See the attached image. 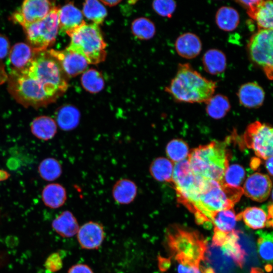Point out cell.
Returning a JSON list of instances; mask_svg holds the SVG:
<instances>
[{"label":"cell","mask_w":273,"mask_h":273,"mask_svg":"<svg viewBox=\"0 0 273 273\" xmlns=\"http://www.w3.org/2000/svg\"><path fill=\"white\" fill-rule=\"evenodd\" d=\"M36 54L29 44L24 42L15 44L10 50L9 56V61L12 66L11 70L23 69Z\"/></svg>","instance_id":"44dd1931"},{"label":"cell","mask_w":273,"mask_h":273,"mask_svg":"<svg viewBox=\"0 0 273 273\" xmlns=\"http://www.w3.org/2000/svg\"><path fill=\"white\" fill-rule=\"evenodd\" d=\"M53 229L63 238H71L76 235L79 228L78 221L69 210H65L52 221Z\"/></svg>","instance_id":"d6986e66"},{"label":"cell","mask_w":273,"mask_h":273,"mask_svg":"<svg viewBox=\"0 0 273 273\" xmlns=\"http://www.w3.org/2000/svg\"><path fill=\"white\" fill-rule=\"evenodd\" d=\"M135 183L130 179L123 178L117 180L112 189V197L117 204L127 205L132 202L137 195Z\"/></svg>","instance_id":"ffe728a7"},{"label":"cell","mask_w":273,"mask_h":273,"mask_svg":"<svg viewBox=\"0 0 273 273\" xmlns=\"http://www.w3.org/2000/svg\"><path fill=\"white\" fill-rule=\"evenodd\" d=\"M236 216L237 220H243L247 226L253 230L264 228L267 219V215L265 212L257 207L246 208Z\"/></svg>","instance_id":"83f0119b"},{"label":"cell","mask_w":273,"mask_h":273,"mask_svg":"<svg viewBox=\"0 0 273 273\" xmlns=\"http://www.w3.org/2000/svg\"><path fill=\"white\" fill-rule=\"evenodd\" d=\"M8 75L6 72L4 65L0 61V85L8 80Z\"/></svg>","instance_id":"bcb514c9"},{"label":"cell","mask_w":273,"mask_h":273,"mask_svg":"<svg viewBox=\"0 0 273 273\" xmlns=\"http://www.w3.org/2000/svg\"><path fill=\"white\" fill-rule=\"evenodd\" d=\"M244 140L258 157L266 160L273 156V127L254 122L247 127Z\"/></svg>","instance_id":"8fae6325"},{"label":"cell","mask_w":273,"mask_h":273,"mask_svg":"<svg viewBox=\"0 0 273 273\" xmlns=\"http://www.w3.org/2000/svg\"><path fill=\"white\" fill-rule=\"evenodd\" d=\"M68 35L71 42L67 48L82 55L88 64L104 61L107 44L98 25L85 23Z\"/></svg>","instance_id":"8992f818"},{"label":"cell","mask_w":273,"mask_h":273,"mask_svg":"<svg viewBox=\"0 0 273 273\" xmlns=\"http://www.w3.org/2000/svg\"><path fill=\"white\" fill-rule=\"evenodd\" d=\"M59 29L67 34L85 23L82 13L73 4L68 3L58 11Z\"/></svg>","instance_id":"2e32d148"},{"label":"cell","mask_w":273,"mask_h":273,"mask_svg":"<svg viewBox=\"0 0 273 273\" xmlns=\"http://www.w3.org/2000/svg\"><path fill=\"white\" fill-rule=\"evenodd\" d=\"M67 273H94L90 266L86 264L77 263L71 266Z\"/></svg>","instance_id":"f6af8a7d"},{"label":"cell","mask_w":273,"mask_h":273,"mask_svg":"<svg viewBox=\"0 0 273 273\" xmlns=\"http://www.w3.org/2000/svg\"><path fill=\"white\" fill-rule=\"evenodd\" d=\"M249 56L269 80H273V29H258L247 44Z\"/></svg>","instance_id":"30bf717a"},{"label":"cell","mask_w":273,"mask_h":273,"mask_svg":"<svg viewBox=\"0 0 273 273\" xmlns=\"http://www.w3.org/2000/svg\"><path fill=\"white\" fill-rule=\"evenodd\" d=\"M237 96L242 106L248 108H256L263 104L265 93L258 84L249 82L242 84L239 87Z\"/></svg>","instance_id":"ac0fdd59"},{"label":"cell","mask_w":273,"mask_h":273,"mask_svg":"<svg viewBox=\"0 0 273 273\" xmlns=\"http://www.w3.org/2000/svg\"><path fill=\"white\" fill-rule=\"evenodd\" d=\"M38 171L40 176L48 181H52L60 177L62 167L60 162L52 157L44 159L39 163Z\"/></svg>","instance_id":"836d02e7"},{"label":"cell","mask_w":273,"mask_h":273,"mask_svg":"<svg viewBox=\"0 0 273 273\" xmlns=\"http://www.w3.org/2000/svg\"><path fill=\"white\" fill-rule=\"evenodd\" d=\"M233 208L220 210L215 213L212 216L211 223L214 226V230L225 234L235 231L237 219Z\"/></svg>","instance_id":"f1b7e54d"},{"label":"cell","mask_w":273,"mask_h":273,"mask_svg":"<svg viewBox=\"0 0 273 273\" xmlns=\"http://www.w3.org/2000/svg\"><path fill=\"white\" fill-rule=\"evenodd\" d=\"M10 176V174L6 170L0 169V182L6 180Z\"/></svg>","instance_id":"681fc988"},{"label":"cell","mask_w":273,"mask_h":273,"mask_svg":"<svg viewBox=\"0 0 273 273\" xmlns=\"http://www.w3.org/2000/svg\"><path fill=\"white\" fill-rule=\"evenodd\" d=\"M174 47L179 56L185 59H192L200 54L202 44L200 38L196 34L185 32L176 39Z\"/></svg>","instance_id":"e0dca14e"},{"label":"cell","mask_w":273,"mask_h":273,"mask_svg":"<svg viewBox=\"0 0 273 273\" xmlns=\"http://www.w3.org/2000/svg\"><path fill=\"white\" fill-rule=\"evenodd\" d=\"M21 70L39 80L59 96L68 87L59 63L48 51L36 54L28 64Z\"/></svg>","instance_id":"52a82bcc"},{"label":"cell","mask_w":273,"mask_h":273,"mask_svg":"<svg viewBox=\"0 0 273 273\" xmlns=\"http://www.w3.org/2000/svg\"><path fill=\"white\" fill-rule=\"evenodd\" d=\"M82 13L87 19L97 25L103 22L107 14L103 5L95 0L86 1L83 5Z\"/></svg>","instance_id":"e575fe53"},{"label":"cell","mask_w":273,"mask_h":273,"mask_svg":"<svg viewBox=\"0 0 273 273\" xmlns=\"http://www.w3.org/2000/svg\"><path fill=\"white\" fill-rule=\"evenodd\" d=\"M242 189L247 197L261 202L268 198L272 189V182L267 175L256 172L247 178Z\"/></svg>","instance_id":"9a60e30c"},{"label":"cell","mask_w":273,"mask_h":273,"mask_svg":"<svg viewBox=\"0 0 273 273\" xmlns=\"http://www.w3.org/2000/svg\"><path fill=\"white\" fill-rule=\"evenodd\" d=\"M77 241L82 249H99L105 238V232L102 223L89 221L79 226L76 234Z\"/></svg>","instance_id":"5bb4252c"},{"label":"cell","mask_w":273,"mask_h":273,"mask_svg":"<svg viewBox=\"0 0 273 273\" xmlns=\"http://www.w3.org/2000/svg\"><path fill=\"white\" fill-rule=\"evenodd\" d=\"M268 214L266 226L273 228V205L268 207Z\"/></svg>","instance_id":"7dc6e473"},{"label":"cell","mask_w":273,"mask_h":273,"mask_svg":"<svg viewBox=\"0 0 273 273\" xmlns=\"http://www.w3.org/2000/svg\"><path fill=\"white\" fill-rule=\"evenodd\" d=\"M173 168V163L169 159L158 158L151 163L150 172L157 180L171 183Z\"/></svg>","instance_id":"f546056e"},{"label":"cell","mask_w":273,"mask_h":273,"mask_svg":"<svg viewBox=\"0 0 273 273\" xmlns=\"http://www.w3.org/2000/svg\"><path fill=\"white\" fill-rule=\"evenodd\" d=\"M49 53L59 63L64 72L70 77L75 76L84 71L88 62L81 54L67 48L63 51L50 50Z\"/></svg>","instance_id":"4fadbf2b"},{"label":"cell","mask_w":273,"mask_h":273,"mask_svg":"<svg viewBox=\"0 0 273 273\" xmlns=\"http://www.w3.org/2000/svg\"><path fill=\"white\" fill-rule=\"evenodd\" d=\"M256 234L257 251L260 258L267 265L273 264V232L259 230Z\"/></svg>","instance_id":"4dcf8cb0"},{"label":"cell","mask_w":273,"mask_h":273,"mask_svg":"<svg viewBox=\"0 0 273 273\" xmlns=\"http://www.w3.org/2000/svg\"><path fill=\"white\" fill-rule=\"evenodd\" d=\"M245 176L244 169L238 164L229 166L224 175L222 182L224 184L233 187H240Z\"/></svg>","instance_id":"f35d334b"},{"label":"cell","mask_w":273,"mask_h":273,"mask_svg":"<svg viewBox=\"0 0 273 273\" xmlns=\"http://www.w3.org/2000/svg\"><path fill=\"white\" fill-rule=\"evenodd\" d=\"M133 35L142 40H148L154 37L156 33L154 23L149 19L140 17L135 19L131 25Z\"/></svg>","instance_id":"d590c367"},{"label":"cell","mask_w":273,"mask_h":273,"mask_svg":"<svg viewBox=\"0 0 273 273\" xmlns=\"http://www.w3.org/2000/svg\"><path fill=\"white\" fill-rule=\"evenodd\" d=\"M202 64L206 72L212 75L222 73L226 67V58L224 53L220 50L211 49L204 54Z\"/></svg>","instance_id":"cb8c5ba5"},{"label":"cell","mask_w":273,"mask_h":273,"mask_svg":"<svg viewBox=\"0 0 273 273\" xmlns=\"http://www.w3.org/2000/svg\"><path fill=\"white\" fill-rule=\"evenodd\" d=\"M59 9L55 7L43 19L23 27L35 53L45 51L55 42L59 30Z\"/></svg>","instance_id":"9c48e42d"},{"label":"cell","mask_w":273,"mask_h":273,"mask_svg":"<svg viewBox=\"0 0 273 273\" xmlns=\"http://www.w3.org/2000/svg\"><path fill=\"white\" fill-rule=\"evenodd\" d=\"M120 1H102V2L105 5H108L109 6H114L115 5H116L119 3H120Z\"/></svg>","instance_id":"f907efd6"},{"label":"cell","mask_w":273,"mask_h":273,"mask_svg":"<svg viewBox=\"0 0 273 273\" xmlns=\"http://www.w3.org/2000/svg\"><path fill=\"white\" fill-rule=\"evenodd\" d=\"M265 165L268 173L273 176V156L265 160Z\"/></svg>","instance_id":"c3c4849f"},{"label":"cell","mask_w":273,"mask_h":273,"mask_svg":"<svg viewBox=\"0 0 273 273\" xmlns=\"http://www.w3.org/2000/svg\"><path fill=\"white\" fill-rule=\"evenodd\" d=\"M187 159L195 175L221 183L229 166L226 144L222 142L200 146L189 153Z\"/></svg>","instance_id":"277c9868"},{"label":"cell","mask_w":273,"mask_h":273,"mask_svg":"<svg viewBox=\"0 0 273 273\" xmlns=\"http://www.w3.org/2000/svg\"><path fill=\"white\" fill-rule=\"evenodd\" d=\"M8 90L13 98L25 107H46L59 97L39 80L22 70H11Z\"/></svg>","instance_id":"5b68a950"},{"label":"cell","mask_w":273,"mask_h":273,"mask_svg":"<svg viewBox=\"0 0 273 273\" xmlns=\"http://www.w3.org/2000/svg\"><path fill=\"white\" fill-rule=\"evenodd\" d=\"M239 233L235 230L229 234L220 248L224 254L230 257L238 266L242 267L246 253L239 243Z\"/></svg>","instance_id":"484cf974"},{"label":"cell","mask_w":273,"mask_h":273,"mask_svg":"<svg viewBox=\"0 0 273 273\" xmlns=\"http://www.w3.org/2000/svg\"><path fill=\"white\" fill-rule=\"evenodd\" d=\"M81 82L84 88L90 93H97L104 87V80L101 74L97 70L90 69L82 74Z\"/></svg>","instance_id":"8d00e7d4"},{"label":"cell","mask_w":273,"mask_h":273,"mask_svg":"<svg viewBox=\"0 0 273 273\" xmlns=\"http://www.w3.org/2000/svg\"><path fill=\"white\" fill-rule=\"evenodd\" d=\"M205 103L207 114L215 119L223 117L231 108L228 97L220 94L213 95Z\"/></svg>","instance_id":"1f68e13d"},{"label":"cell","mask_w":273,"mask_h":273,"mask_svg":"<svg viewBox=\"0 0 273 273\" xmlns=\"http://www.w3.org/2000/svg\"><path fill=\"white\" fill-rule=\"evenodd\" d=\"M253 20L259 29H273V1H261Z\"/></svg>","instance_id":"d6a6232c"},{"label":"cell","mask_w":273,"mask_h":273,"mask_svg":"<svg viewBox=\"0 0 273 273\" xmlns=\"http://www.w3.org/2000/svg\"><path fill=\"white\" fill-rule=\"evenodd\" d=\"M271 198H272V200L273 201V189H272V193H271Z\"/></svg>","instance_id":"f5cc1de1"},{"label":"cell","mask_w":273,"mask_h":273,"mask_svg":"<svg viewBox=\"0 0 273 273\" xmlns=\"http://www.w3.org/2000/svg\"><path fill=\"white\" fill-rule=\"evenodd\" d=\"M216 87L215 81L203 76L190 64L181 63L164 89L178 102L206 103L214 95Z\"/></svg>","instance_id":"7a4b0ae2"},{"label":"cell","mask_w":273,"mask_h":273,"mask_svg":"<svg viewBox=\"0 0 273 273\" xmlns=\"http://www.w3.org/2000/svg\"><path fill=\"white\" fill-rule=\"evenodd\" d=\"M166 152L170 160L175 163L187 159L189 154L188 145L179 139L171 141L167 145Z\"/></svg>","instance_id":"74e56055"},{"label":"cell","mask_w":273,"mask_h":273,"mask_svg":"<svg viewBox=\"0 0 273 273\" xmlns=\"http://www.w3.org/2000/svg\"><path fill=\"white\" fill-rule=\"evenodd\" d=\"M80 113L75 106L66 105L60 107L55 113V121L57 125L63 130L69 131L78 125Z\"/></svg>","instance_id":"d4e9b609"},{"label":"cell","mask_w":273,"mask_h":273,"mask_svg":"<svg viewBox=\"0 0 273 273\" xmlns=\"http://www.w3.org/2000/svg\"><path fill=\"white\" fill-rule=\"evenodd\" d=\"M261 1V0L237 1L236 2L246 10L248 15L253 20Z\"/></svg>","instance_id":"b9f144b4"},{"label":"cell","mask_w":273,"mask_h":273,"mask_svg":"<svg viewBox=\"0 0 273 273\" xmlns=\"http://www.w3.org/2000/svg\"><path fill=\"white\" fill-rule=\"evenodd\" d=\"M250 273H264L263 270L258 267H252Z\"/></svg>","instance_id":"816d5d0a"},{"label":"cell","mask_w":273,"mask_h":273,"mask_svg":"<svg viewBox=\"0 0 273 273\" xmlns=\"http://www.w3.org/2000/svg\"><path fill=\"white\" fill-rule=\"evenodd\" d=\"M243 194L241 187H233L223 183L207 179L202 191L190 211L199 224L211 223L213 215L220 210L233 208Z\"/></svg>","instance_id":"6da1fadb"},{"label":"cell","mask_w":273,"mask_h":273,"mask_svg":"<svg viewBox=\"0 0 273 273\" xmlns=\"http://www.w3.org/2000/svg\"><path fill=\"white\" fill-rule=\"evenodd\" d=\"M57 124L55 119L48 116L36 117L30 124L32 133L37 139L49 141L53 138L57 132Z\"/></svg>","instance_id":"603a6c76"},{"label":"cell","mask_w":273,"mask_h":273,"mask_svg":"<svg viewBox=\"0 0 273 273\" xmlns=\"http://www.w3.org/2000/svg\"><path fill=\"white\" fill-rule=\"evenodd\" d=\"M215 21L217 27L224 31H232L237 28L240 22L238 12L234 8L222 6L215 14Z\"/></svg>","instance_id":"4316f807"},{"label":"cell","mask_w":273,"mask_h":273,"mask_svg":"<svg viewBox=\"0 0 273 273\" xmlns=\"http://www.w3.org/2000/svg\"><path fill=\"white\" fill-rule=\"evenodd\" d=\"M152 7L159 16L170 18L176 9V4L172 0H157L153 2Z\"/></svg>","instance_id":"ab89813d"},{"label":"cell","mask_w":273,"mask_h":273,"mask_svg":"<svg viewBox=\"0 0 273 273\" xmlns=\"http://www.w3.org/2000/svg\"><path fill=\"white\" fill-rule=\"evenodd\" d=\"M44 267L51 272L59 271L63 267V260L61 254L58 252L50 254L44 262Z\"/></svg>","instance_id":"60d3db41"},{"label":"cell","mask_w":273,"mask_h":273,"mask_svg":"<svg viewBox=\"0 0 273 273\" xmlns=\"http://www.w3.org/2000/svg\"><path fill=\"white\" fill-rule=\"evenodd\" d=\"M206 180L192 171L187 159L174 165L171 183L178 201L189 210L202 191Z\"/></svg>","instance_id":"ba28073f"},{"label":"cell","mask_w":273,"mask_h":273,"mask_svg":"<svg viewBox=\"0 0 273 273\" xmlns=\"http://www.w3.org/2000/svg\"><path fill=\"white\" fill-rule=\"evenodd\" d=\"M166 242L177 263L200 266L205 259L207 242L196 231L173 225L166 231Z\"/></svg>","instance_id":"3957f363"},{"label":"cell","mask_w":273,"mask_h":273,"mask_svg":"<svg viewBox=\"0 0 273 273\" xmlns=\"http://www.w3.org/2000/svg\"><path fill=\"white\" fill-rule=\"evenodd\" d=\"M41 199L43 204L52 209L62 207L67 199L65 188L59 183H51L46 185L41 192Z\"/></svg>","instance_id":"7402d4cb"},{"label":"cell","mask_w":273,"mask_h":273,"mask_svg":"<svg viewBox=\"0 0 273 273\" xmlns=\"http://www.w3.org/2000/svg\"><path fill=\"white\" fill-rule=\"evenodd\" d=\"M55 4L46 0H27L11 16L13 21L22 27L45 18L55 8Z\"/></svg>","instance_id":"7c38bea8"},{"label":"cell","mask_w":273,"mask_h":273,"mask_svg":"<svg viewBox=\"0 0 273 273\" xmlns=\"http://www.w3.org/2000/svg\"><path fill=\"white\" fill-rule=\"evenodd\" d=\"M10 52V42L8 38L0 34V59L5 58Z\"/></svg>","instance_id":"ee69618b"},{"label":"cell","mask_w":273,"mask_h":273,"mask_svg":"<svg viewBox=\"0 0 273 273\" xmlns=\"http://www.w3.org/2000/svg\"><path fill=\"white\" fill-rule=\"evenodd\" d=\"M177 270L178 273H203L199 266L191 264L178 263Z\"/></svg>","instance_id":"7bdbcfd3"}]
</instances>
